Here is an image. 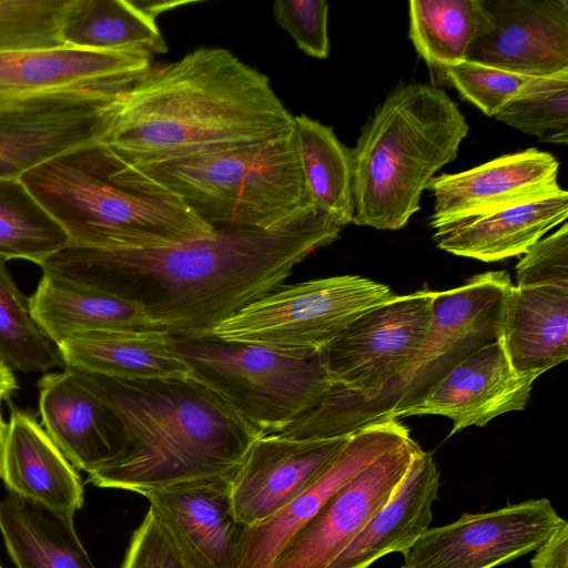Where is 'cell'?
<instances>
[{"mask_svg": "<svg viewBox=\"0 0 568 568\" xmlns=\"http://www.w3.org/2000/svg\"><path fill=\"white\" fill-rule=\"evenodd\" d=\"M344 226L306 202L268 230L219 227L207 237L112 248L69 244L40 267L142 305L163 332L207 333L277 290L294 267Z\"/></svg>", "mask_w": 568, "mask_h": 568, "instance_id": "obj_1", "label": "cell"}, {"mask_svg": "<svg viewBox=\"0 0 568 568\" xmlns=\"http://www.w3.org/2000/svg\"><path fill=\"white\" fill-rule=\"evenodd\" d=\"M294 115L266 74L224 48H199L150 67L111 104L99 143L124 164H149L263 143Z\"/></svg>", "mask_w": 568, "mask_h": 568, "instance_id": "obj_2", "label": "cell"}, {"mask_svg": "<svg viewBox=\"0 0 568 568\" xmlns=\"http://www.w3.org/2000/svg\"><path fill=\"white\" fill-rule=\"evenodd\" d=\"M74 371L125 429L121 453L88 474L94 486L144 495L233 476L263 435L193 376L122 379Z\"/></svg>", "mask_w": 568, "mask_h": 568, "instance_id": "obj_3", "label": "cell"}, {"mask_svg": "<svg viewBox=\"0 0 568 568\" xmlns=\"http://www.w3.org/2000/svg\"><path fill=\"white\" fill-rule=\"evenodd\" d=\"M469 126L442 89L396 87L376 109L351 150L353 223L399 230L420 210L435 173L453 162Z\"/></svg>", "mask_w": 568, "mask_h": 568, "instance_id": "obj_4", "label": "cell"}, {"mask_svg": "<svg viewBox=\"0 0 568 568\" xmlns=\"http://www.w3.org/2000/svg\"><path fill=\"white\" fill-rule=\"evenodd\" d=\"M99 145L113 181L176 199L213 229H273L308 202L294 129L263 143L149 164L120 163Z\"/></svg>", "mask_w": 568, "mask_h": 568, "instance_id": "obj_5", "label": "cell"}, {"mask_svg": "<svg viewBox=\"0 0 568 568\" xmlns=\"http://www.w3.org/2000/svg\"><path fill=\"white\" fill-rule=\"evenodd\" d=\"M20 180L77 246L178 243L207 237L215 230L176 199L143 194L113 181L97 142L49 159Z\"/></svg>", "mask_w": 568, "mask_h": 568, "instance_id": "obj_6", "label": "cell"}, {"mask_svg": "<svg viewBox=\"0 0 568 568\" xmlns=\"http://www.w3.org/2000/svg\"><path fill=\"white\" fill-rule=\"evenodd\" d=\"M434 293L394 295L361 314L324 347L332 386L318 406V417L331 436L382 422L381 405L422 352Z\"/></svg>", "mask_w": 568, "mask_h": 568, "instance_id": "obj_7", "label": "cell"}, {"mask_svg": "<svg viewBox=\"0 0 568 568\" xmlns=\"http://www.w3.org/2000/svg\"><path fill=\"white\" fill-rule=\"evenodd\" d=\"M172 336L191 376L219 394L262 434H276L331 388L322 352L226 342L209 334Z\"/></svg>", "mask_w": 568, "mask_h": 568, "instance_id": "obj_8", "label": "cell"}, {"mask_svg": "<svg viewBox=\"0 0 568 568\" xmlns=\"http://www.w3.org/2000/svg\"><path fill=\"white\" fill-rule=\"evenodd\" d=\"M395 294L359 275H337L281 286L247 304L207 333L226 342L322 352L355 318Z\"/></svg>", "mask_w": 568, "mask_h": 568, "instance_id": "obj_9", "label": "cell"}, {"mask_svg": "<svg viewBox=\"0 0 568 568\" xmlns=\"http://www.w3.org/2000/svg\"><path fill=\"white\" fill-rule=\"evenodd\" d=\"M504 271L476 274L460 286L435 292L422 352L383 402L382 422L400 418L422 403L459 363L500 338L506 297L511 286Z\"/></svg>", "mask_w": 568, "mask_h": 568, "instance_id": "obj_10", "label": "cell"}, {"mask_svg": "<svg viewBox=\"0 0 568 568\" xmlns=\"http://www.w3.org/2000/svg\"><path fill=\"white\" fill-rule=\"evenodd\" d=\"M565 521L547 498L529 499L428 528L402 568H495L535 551Z\"/></svg>", "mask_w": 568, "mask_h": 568, "instance_id": "obj_11", "label": "cell"}, {"mask_svg": "<svg viewBox=\"0 0 568 568\" xmlns=\"http://www.w3.org/2000/svg\"><path fill=\"white\" fill-rule=\"evenodd\" d=\"M419 450L410 438L358 471L284 546L271 568H327L393 496Z\"/></svg>", "mask_w": 568, "mask_h": 568, "instance_id": "obj_12", "label": "cell"}, {"mask_svg": "<svg viewBox=\"0 0 568 568\" xmlns=\"http://www.w3.org/2000/svg\"><path fill=\"white\" fill-rule=\"evenodd\" d=\"M150 67L146 55L71 47L0 53V112L61 94L114 95Z\"/></svg>", "mask_w": 568, "mask_h": 568, "instance_id": "obj_13", "label": "cell"}, {"mask_svg": "<svg viewBox=\"0 0 568 568\" xmlns=\"http://www.w3.org/2000/svg\"><path fill=\"white\" fill-rule=\"evenodd\" d=\"M114 95L70 93L0 112V179L20 178L70 150L99 142Z\"/></svg>", "mask_w": 568, "mask_h": 568, "instance_id": "obj_14", "label": "cell"}, {"mask_svg": "<svg viewBox=\"0 0 568 568\" xmlns=\"http://www.w3.org/2000/svg\"><path fill=\"white\" fill-rule=\"evenodd\" d=\"M351 435L327 438L258 436L231 479L235 518L252 526L281 510L317 480Z\"/></svg>", "mask_w": 568, "mask_h": 568, "instance_id": "obj_15", "label": "cell"}, {"mask_svg": "<svg viewBox=\"0 0 568 568\" xmlns=\"http://www.w3.org/2000/svg\"><path fill=\"white\" fill-rule=\"evenodd\" d=\"M485 30L467 60L527 75L568 70L567 0H483Z\"/></svg>", "mask_w": 568, "mask_h": 568, "instance_id": "obj_16", "label": "cell"}, {"mask_svg": "<svg viewBox=\"0 0 568 568\" xmlns=\"http://www.w3.org/2000/svg\"><path fill=\"white\" fill-rule=\"evenodd\" d=\"M232 477L190 481L143 495L186 568H237L246 526L232 510Z\"/></svg>", "mask_w": 568, "mask_h": 568, "instance_id": "obj_17", "label": "cell"}, {"mask_svg": "<svg viewBox=\"0 0 568 568\" xmlns=\"http://www.w3.org/2000/svg\"><path fill=\"white\" fill-rule=\"evenodd\" d=\"M410 438L407 427L396 419L372 423L353 433L316 481L267 519L246 526L237 568H271L284 546L344 484Z\"/></svg>", "mask_w": 568, "mask_h": 568, "instance_id": "obj_18", "label": "cell"}, {"mask_svg": "<svg viewBox=\"0 0 568 568\" xmlns=\"http://www.w3.org/2000/svg\"><path fill=\"white\" fill-rule=\"evenodd\" d=\"M558 170L552 154L530 148L459 173L434 176L426 186L434 196L429 224L435 230L556 191L560 187Z\"/></svg>", "mask_w": 568, "mask_h": 568, "instance_id": "obj_19", "label": "cell"}, {"mask_svg": "<svg viewBox=\"0 0 568 568\" xmlns=\"http://www.w3.org/2000/svg\"><path fill=\"white\" fill-rule=\"evenodd\" d=\"M538 376L518 374L501 339L491 342L455 366L417 406L402 417L440 415L453 422L452 436L485 426L503 414L523 410Z\"/></svg>", "mask_w": 568, "mask_h": 568, "instance_id": "obj_20", "label": "cell"}, {"mask_svg": "<svg viewBox=\"0 0 568 568\" xmlns=\"http://www.w3.org/2000/svg\"><path fill=\"white\" fill-rule=\"evenodd\" d=\"M38 388L44 429L75 469L90 474L121 453L126 436L119 415L73 368L43 375Z\"/></svg>", "mask_w": 568, "mask_h": 568, "instance_id": "obj_21", "label": "cell"}, {"mask_svg": "<svg viewBox=\"0 0 568 568\" xmlns=\"http://www.w3.org/2000/svg\"><path fill=\"white\" fill-rule=\"evenodd\" d=\"M0 478L9 493L73 517L83 506V483L45 429L12 406L2 444Z\"/></svg>", "mask_w": 568, "mask_h": 568, "instance_id": "obj_22", "label": "cell"}, {"mask_svg": "<svg viewBox=\"0 0 568 568\" xmlns=\"http://www.w3.org/2000/svg\"><path fill=\"white\" fill-rule=\"evenodd\" d=\"M568 193H550L435 229L437 246L454 255L497 262L523 255L554 227L567 222Z\"/></svg>", "mask_w": 568, "mask_h": 568, "instance_id": "obj_23", "label": "cell"}, {"mask_svg": "<svg viewBox=\"0 0 568 568\" xmlns=\"http://www.w3.org/2000/svg\"><path fill=\"white\" fill-rule=\"evenodd\" d=\"M438 488L434 457L420 448L393 496L327 568H368L388 554H403L429 528Z\"/></svg>", "mask_w": 568, "mask_h": 568, "instance_id": "obj_24", "label": "cell"}, {"mask_svg": "<svg viewBox=\"0 0 568 568\" xmlns=\"http://www.w3.org/2000/svg\"><path fill=\"white\" fill-rule=\"evenodd\" d=\"M501 343L511 367L540 376L568 358V285H511Z\"/></svg>", "mask_w": 568, "mask_h": 568, "instance_id": "obj_25", "label": "cell"}, {"mask_svg": "<svg viewBox=\"0 0 568 568\" xmlns=\"http://www.w3.org/2000/svg\"><path fill=\"white\" fill-rule=\"evenodd\" d=\"M29 302L55 345L93 331H161L141 304L53 274L43 273Z\"/></svg>", "mask_w": 568, "mask_h": 568, "instance_id": "obj_26", "label": "cell"}, {"mask_svg": "<svg viewBox=\"0 0 568 568\" xmlns=\"http://www.w3.org/2000/svg\"><path fill=\"white\" fill-rule=\"evenodd\" d=\"M64 367L122 379L191 376L173 348L172 336L161 331H93L61 341Z\"/></svg>", "mask_w": 568, "mask_h": 568, "instance_id": "obj_27", "label": "cell"}, {"mask_svg": "<svg viewBox=\"0 0 568 568\" xmlns=\"http://www.w3.org/2000/svg\"><path fill=\"white\" fill-rule=\"evenodd\" d=\"M0 532L17 568H97L73 517L13 493L0 499Z\"/></svg>", "mask_w": 568, "mask_h": 568, "instance_id": "obj_28", "label": "cell"}, {"mask_svg": "<svg viewBox=\"0 0 568 568\" xmlns=\"http://www.w3.org/2000/svg\"><path fill=\"white\" fill-rule=\"evenodd\" d=\"M143 1L70 0L61 26L63 47L152 58L168 51Z\"/></svg>", "mask_w": 568, "mask_h": 568, "instance_id": "obj_29", "label": "cell"}, {"mask_svg": "<svg viewBox=\"0 0 568 568\" xmlns=\"http://www.w3.org/2000/svg\"><path fill=\"white\" fill-rule=\"evenodd\" d=\"M294 138L306 199L341 225L353 222L351 150L333 129L307 115H294Z\"/></svg>", "mask_w": 568, "mask_h": 568, "instance_id": "obj_30", "label": "cell"}, {"mask_svg": "<svg viewBox=\"0 0 568 568\" xmlns=\"http://www.w3.org/2000/svg\"><path fill=\"white\" fill-rule=\"evenodd\" d=\"M486 26L483 0L409 1V39L440 83L448 67L467 60Z\"/></svg>", "mask_w": 568, "mask_h": 568, "instance_id": "obj_31", "label": "cell"}, {"mask_svg": "<svg viewBox=\"0 0 568 568\" xmlns=\"http://www.w3.org/2000/svg\"><path fill=\"white\" fill-rule=\"evenodd\" d=\"M69 244L67 232L20 178L0 179L1 258H21L40 266Z\"/></svg>", "mask_w": 568, "mask_h": 568, "instance_id": "obj_32", "label": "cell"}, {"mask_svg": "<svg viewBox=\"0 0 568 568\" xmlns=\"http://www.w3.org/2000/svg\"><path fill=\"white\" fill-rule=\"evenodd\" d=\"M0 257V357L13 371L43 373L64 367L57 345L32 316L29 298Z\"/></svg>", "mask_w": 568, "mask_h": 568, "instance_id": "obj_33", "label": "cell"}, {"mask_svg": "<svg viewBox=\"0 0 568 568\" xmlns=\"http://www.w3.org/2000/svg\"><path fill=\"white\" fill-rule=\"evenodd\" d=\"M546 143H568V70L531 78L495 115Z\"/></svg>", "mask_w": 568, "mask_h": 568, "instance_id": "obj_34", "label": "cell"}, {"mask_svg": "<svg viewBox=\"0 0 568 568\" xmlns=\"http://www.w3.org/2000/svg\"><path fill=\"white\" fill-rule=\"evenodd\" d=\"M70 0H0V53L63 47Z\"/></svg>", "mask_w": 568, "mask_h": 568, "instance_id": "obj_35", "label": "cell"}, {"mask_svg": "<svg viewBox=\"0 0 568 568\" xmlns=\"http://www.w3.org/2000/svg\"><path fill=\"white\" fill-rule=\"evenodd\" d=\"M445 83L488 116H495L534 77H527L479 62L465 60L448 67Z\"/></svg>", "mask_w": 568, "mask_h": 568, "instance_id": "obj_36", "label": "cell"}, {"mask_svg": "<svg viewBox=\"0 0 568 568\" xmlns=\"http://www.w3.org/2000/svg\"><path fill=\"white\" fill-rule=\"evenodd\" d=\"M276 22L287 31L306 54L326 59L328 3L324 0H277L273 3Z\"/></svg>", "mask_w": 568, "mask_h": 568, "instance_id": "obj_37", "label": "cell"}, {"mask_svg": "<svg viewBox=\"0 0 568 568\" xmlns=\"http://www.w3.org/2000/svg\"><path fill=\"white\" fill-rule=\"evenodd\" d=\"M516 286L568 285V224L532 244L516 265Z\"/></svg>", "mask_w": 568, "mask_h": 568, "instance_id": "obj_38", "label": "cell"}, {"mask_svg": "<svg viewBox=\"0 0 568 568\" xmlns=\"http://www.w3.org/2000/svg\"><path fill=\"white\" fill-rule=\"evenodd\" d=\"M121 568H186L152 509L134 530Z\"/></svg>", "mask_w": 568, "mask_h": 568, "instance_id": "obj_39", "label": "cell"}, {"mask_svg": "<svg viewBox=\"0 0 568 568\" xmlns=\"http://www.w3.org/2000/svg\"><path fill=\"white\" fill-rule=\"evenodd\" d=\"M535 551L530 568H568V523L565 520Z\"/></svg>", "mask_w": 568, "mask_h": 568, "instance_id": "obj_40", "label": "cell"}, {"mask_svg": "<svg viewBox=\"0 0 568 568\" xmlns=\"http://www.w3.org/2000/svg\"><path fill=\"white\" fill-rule=\"evenodd\" d=\"M18 384L12 369L0 357V403L8 400L17 390Z\"/></svg>", "mask_w": 568, "mask_h": 568, "instance_id": "obj_41", "label": "cell"}, {"mask_svg": "<svg viewBox=\"0 0 568 568\" xmlns=\"http://www.w3.org/2000/svg\"><path fill=\"white\" fill-rule=\"evenodd\" d=\"M7 423H4L2 413H1V403H0V462H1V452H2V444L3 438L6 434Z\"/></svg>", "mask_w": 568, "mask_h": 568, "instance_id": "obj_42", "label": "cell"}, {"mask_svg": "<svg viewBox=\"0 0 568 568\" xmlns=\"http://www.w3.org/2000/svg\"><path fill=\"white\" fill-rule=\"evenodd\" d=\"M0 568H2V566L0 565Z\"/></svg>", "mask_w": 568, "mask_h": 568, "instance_id": "obj_43", "label": "cell"}]
</instances>
